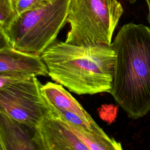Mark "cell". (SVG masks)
Masks as SVG:
<instances>
[{"label": "cell", "instance_id": "obj_4", "mask_svg": "<svg viewBox=\"0 0 150 150\" xmlns=\"http://www.w3.org/2000/svg\"><path fill=\"white\" fill-rule=\"evenodd\" d=\"M124 9L117 0H71L65 42L75 45L111 44Z\"/></svg>", "mask_w": 150, "mask_h": 150}, {"label": "cell", "instance_id": "obj_13", "mask_svg": "<svg viewBox=\"0 0 150 150\" xmlns=\"http://www.w3.org/2000/svg\"><path fill=\"white\" fill-rule=\"evenodd\" d=\"M31 75L22 74L0 73V90L10 84L25 79Z\"/></svg>", "mask_w": 150, "mask_h": 150}, {"label": "cell", "instance_id": "obj_10", "mask_svg": "<svg viewBox=\"0 0 150 150\" xmlns=\"http://www.w3.org/2000/svg\"><path fill=\"white\" fill-rule=\"evenodd\" d=\"M57 119L76 135L88 147L89 150H121L122 149L120 142L109 137L107 134H99L71 125L63 120Z\"/></svg>", "mask_w": 150, "mask_h": 150}, {"label": "cell", "instance_id": "obj_17", "mask_svg": "<svg viewBox=\"0 0 150 150\" xmlns=\"http://www.w3.org/2000/svg\"><path fill=\"white\" fill-rule=\"evenodd\" d=\"M0 150H1V145H0Z\"/></svg>", "mask_w": 150, "mask_h": 150}, {"label": "cell", "instance_id": "obj_14", "mask_svg": "<svg viewBox=\"0 0 150 150\" xmlns=\"http://www.w3.org/2000/svg\"><path fill=\"white\" fill-rule=\"evenodd\" d=\"M12 47L5 27L0 22V49Z\"/></svg>", "mask_w": 150, "mask_h": 150}, {"label": "cell", "instance_id": "obj_15", "mask_svg": "<svg viewBox=\"0 0 150 150\" xmlns=\"http://www.w3.org/2000/svg\"><path fill=\"white\" fill-rule=\"evenodd\" d=\"M145 1L147 3L148 6V15L147 16V20H148L149 23L150 24V0H145Z\"/></svg>", "mask_w": 150, "mask_h": 150}, {"label": "cell", "instance_id": "obj_11", "mask_svg": "<svg viewBox=\"0 0 150 150\" xmlns=\"http://www.w3.org/2000/svg\"><path fill=\"white\" fill-rule=\"evenodd\" d=\"M52 0H13L16 15L26 11L41 8Z\"/></svg>", "mask_w": 150, "mask_h": 150}, {"label": "cell", "instance_id": "obj_8", "mask_svg": "<svg viewBox=\"0 0 150 150\" xmlns=\"http://www.w3.org/2000/svg\"><path fill=\"white\" fill-rule=\"evenodd\" d=\"M35 130L0 111L1 150H36L33 140Z\"/></svg>", "mask_w": 150, "mask_h": 150}, {"label": "cell", "instance_id": "obj_6", "mask_svg": "<svg viewBox=\"0 0 150 150\" xmlns=\"http://www.w3.org/2000/svg\"><path fill=\"white\" fill-rule=\"evenodd\" d=\"M33 140L36 150H89L50 111L36 128Z\"/></svg>", "mask_w": 150, "mask_h": 150}, {"label": "cell", "instance_id": "obj_16", "mask_svg": "<svg viewBox=\"0 0 150 150\" xmlns=\"http://www.w3.org/2000/svg\"><path fill=\"white\" fill-rule=\"evenodd\" d=\"M130 3H131V4H134L137 0H128Z\"/></svg>", "mask_w": 150, "mask_h": 150}, {"label": "cell", "instance_id": "obj_5", "mask_svg": "<svg viewBox=\"0 0 150 150\" xmlns=\"http://www.w3.org/2000/svg\"><path fill=\"white\" fill-rule=\"evenodd\" d=\"M42 86L35 75L6 86L0 90V111L36 128L50 111Z\"/></svg>", "mask_w": 150, "mask_h": 150}, {"label": "cell", "instance_id": "obj_3", "mask_svg": "<svg viewBox=\"0 0 150 150\" xmlns=\"http://www.w3.org/2000/svg\"><path fill=\"white\" fill-rule=\"evenodd\" d=\"M71 0H52L48 4L16 15L5 28L14 49L40 56L55 42L67 23Z\"/></svg>", "mask_w": 150, "mask_h": 150}, {"label": "cell", "instance_id": "obj_12", "mask_svg": "<svg viewBox=\"0 0 150 150\" xmlns=\"http://www.w3.org/2000/svg\"><path fill=\"white\" fill-rule=\"evenodd\" d=\"M15 16L13 0H0V22L6 28Z\"/></svg>", "mask_w": 150, "mask_h": 150}, {"label": "cell", "instance_id": "obj_7", "mask_svg": "<svg viewBox=\"0 0 150 150\" xmlns=\"http://www.w3.org/2000/svg\"><path fill=\"white\" fill-rule=\"evenodd\" d=\"M0 73L46 76L47 69L40 56L7 47L0 49Z\"/></svg>", "mask_w": 150, "mask_h": 150}, {"label": "cell", "instance_id": "obj_2", "mask_svg": "<svg viewBox=\"0 0 150 150\" xmlns=\"http://www.w3.org/2000/svg\"><path fill=\"white\" fill-rule=\"evenodd\" d=\"M40 57L47 75L70 91L79 95L110 93L115 58L111 45L54 42Z\"/></svg>", "mask_w": 150, "mask_h": 150}, {"label": "cell", "instance_id": "obj_9", "mask_svg": "<svg viewBox=\"0 0 150 150\" xmlns=\"http://www.w3.org/2000/svg\"><path fill=\"white\" fill-rule=\"evenodd\" d=\"M46 101L54 107L74 113L90 123H96L82 105L60 84L47 82L41 87Z\"/></svg>", "mask_w": 150, "mask_h": 150}, {"label": "cell", "instance_id": "obj_1", "mask_svg": "<svg viewBox=\"0 0 150 150\" xmlns=\"http://www.w3.org/2000/svg\"><path fill=\"white\" fill-rule=\"evenodd\" d=\"M111 46L115 52L110 94L134 120L150 111V28L124 25Z\"/></svg>", "mask_w": 150, "mask_h": 150}]
</instances>
